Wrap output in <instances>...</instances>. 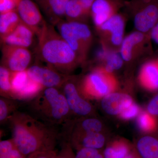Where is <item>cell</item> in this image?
<instances>
[{"label": "cell", "mask_w": 158, "mask_h": 158, "mask_svg": "<svg viewBox=\"0 0 158 158\" xmlns=\"http://www.w3.org/2000/svg\"><path fill=\"white\" fill-rule=\"evenodd\" d=\"M12 138L25 156L39 151L55 150L58 135L50 125L32 115L15 112L8 120Z\"/></svg>", "instance_id": "obj_1"}, {"label": "cell", "mask_w": 158, "mask_h": 158, "mask_svg": "<svg viewBox=\"0 0 158 158\" xmlns=\"http://www.w3.org/2000/svg\"><path fill=\"white\" fill-rule=\"evenodd\" d=\"M37 56L48 66L69 76L82 63L54 26L47 22L37 36Z\"/></svg>", "instance_id": "obj_2"}, {"label": "cell", "mask_w": 158, "mask_h": 158, "mask_svg": "<svg viewBox=\"0 0 158 158\" xmlns=\"http://www.w3.org/2000/svg\"><path fill=\"white\" fill-rule=\"evenodd\" d=\"M30 108L34 117L51 126L65 125L71 120L68 103L59 88H44L31 99Z\"/></svg>", "instance_id": "obj_3"}, {"label": "cell", "mask_w": 158, "mask_h": 158, "mask_svg": "<svg viewBox=\"0 0 158 158\" xmlns=\"http://www.w3.org/2000/svg\"><path fill=\"white\" fill-rule=\"evenodd\" d=\"M58 32L77 54L82 64L86 62L93 42V35L86 23L61 21Z\"/></svg>", "instance_id": "obj_4"}, {"label": "cell", "mask_w": 158, "mask_h": 158, "mask_svg": "<svg viewBox=\"0 0 158 158\" xmlns=\"http://www.w3.org/2000/svg\"><path fill=\"white\" fill-rule=\"evenodd\" d=\"M78 85L80 92L85 98L101 99L116 91L118 82L113 73L107 72L99 66L85 76Z\"/></svg>", "instance_id": "obj_5"}, {"label": "cell", "mask_w": 158, "mask_h": 158, "mask_svg": "<svg viewBox=\"0 0 158 158\" xmlns=\"http://www.w3.org/2000/svg\"><path fill=\"white\" fill-rule=\"evenodd\" d=\"M124 7L132 17L136 31L149 34L158 22V0H130Z\"/></svg>", "instance_id": "obj_6"}, {"label": "cell", "mask_w": 158, "mask_h": 158, "mask_svg": "<svg viewBox=\"0 0 158 158\" xmlns=\"http://www.w3.org/2000/svg\"><path fill=\"white\" fill-rule=\"evenodd\" d=\"M126 20L124 15L118 13L96 28L103 48L119 52L125 37Z\"/></svg>", "instance_id": "obj_7"}, {"label": "cell", "mask_w": 158, "mask_h": 158, "mask_svg": "<svg viewBox=\"0 0 158 158\" xmlns=\"http://www.w3.org/2000/svg\"><path fill=\"white\" fill-rule=\"evenodd\" d=\"M61 88L72 115L79 118L94 116L95 110L93 105L82 95L74 78L69 76Z\"/></svg>", "instance_id": "obj_8"}, {"label": "cell", "mask_w": 158, "mask_h": 158, "mask_svg": "<svg viewBox=\"0 0 158 158\" xmlns=\"http://www.w3.org/2000/svg\"><path fill=\"white\" fill-rule=\"evenodd\" d=\"M149 34L136 31L125 37L119 52L124 63L135 62L150 50Z\"/></svg>", "instance_id": "obj_9"}, {"label": "cell", "mask_w": 158, "mask_h": 158, "mask_svg": "<svg viewBox=\"0 0 158 158\" xmlns=\"http://www.w3.org/2000/svg\"><path fill=\"white\" fill-rule=\"evenodd\" d=\"M2 59V65L11 72L23 71L29 68L32 55L27 48L4 45Z\"/></svg>", "instance_id": "obj_10"}, {"label": "cell", "mask_w": 158, "mask_h": 158, "mask_svg": "<svg viewBox=\"0 0 158 158\" xmlns=\"http://www.w3.org/2000/svg\"><path fill=\"white\" fill-rule=\"evenodd\" d=\"M16 11L21 21L38 36L47 22L37 4L32 0H20Z\"/></svg>", "instance_id": "obj_11"}, {"label": "cell", "mask_w": 158, "mask_h": 158, "mask_svg": "<svg viewBox=\"0 0 158 158\" xmlns=\"http://www.w3.org/2000/svg\"><path fill=\"white\" fill-rule=\"evenodd\" d=\"M27 70L30 77L38 82L44 88L60 89L69 76L48 66L34 65L29 67Z\"/></svg>", "instance_id": "obj_12"}, {"label": "cell", "mask_w": 158, "mask_h": 158, "mask_svg": "<svg viewBox=\"0 0 158 158\" xmlns=\"http://www.w3.org/2000/svg\"><path fill=\"white\" fill-rule=\"evenodd\" d=\"M124 7V2L121 0H94L90 17L97 28L101 26L110 18L118 13L119 9Z\"/></svg>", "instance_id": "obj_13"}, {"label": "cell", "mask_w": 158, "mask_h": 158, "mask_svg": "<svg viewBox=\"0 0 158 158\" xmlns=\"http://www.w3.org/2000/svg\"><path fill=\"white\" fill-rule=\"evenodd\" d=\"M134 102L132 98L127 93L114 91L101 99V107L106 114L118 116L125 108Z\"/></svg>", "instance_id": "obj_14"}, {"label": "cell", "mask_w": 158, "mask_h": 158, "mask_svg": "<svg viewBox=\"0 0 158 158\" xmlns=\"http://www.w3.org/2000/svg\"><path fill=\"white\" fill-rule=\"evenodd\" d=\"M105 132L89 133L69 136V142L76 150L90 148L103 151L109 140Z\"/></svg>", "instance_id": "obj_15"}, {"label": "cell", "mask_w": 158, "mask_h": 158, "mask_svg": "<svg viewBox=\"0 0 158 158\" xmlns=\"http://www.w3.org/2000/svg\"><path fill=\"white\" fill-rule=\"evenodd\" d=\"M50 24L56 26L65 19V9L69 0H36Z\"/></svg>", "instance_id": "obj_16"}, {"label": "cell", "mask_w": 158, "mask_h": 158, "mask_svg": "<svg viewBox=\"0 0 158 158\" xmlns=\"http://www.w3.org/2000/svg\"><path fill=\"white\" fill-rule=\"evenodd\" d=\"M70 127L69 136L89 133L105 132L104 124L95 116L78 118L70 120L66 124Z\"/></svg>", "instance_id": "obj_17"}, {"label": "cell", "mask_w": 158, "mask_h": 158, "mask_svg": "<svg viewBox=\"0 0 158 158\" xmlns=\"http://www.w3.org/2000/svg\"><path fill=\"white\" fill-rule=\"evenodd\" d=\"M133 145L139 158H158V131L139 136Z\"/></svg>", "instance_id": "obj_18"}, {"label": "cell", "mask_w": 158, "mask_h": 158, "mask_svg": "<svg viewBox=\"0 0 158 158\" xmlns=\"http://www.w3.org/2000/svg\"><path fill=\"white\" fill-rule=\"evenodd\" d=\"M35 33L21 22L11 34L1 39L3 45L28 48L34 42Z\"/></svg>", "instance_id": "obj_19"}, {"label": "cell", "mask_w": 158, "mask_h": 158, "mask_svg": "<svg viewBox=\"0 0 158 158\" xmlns=\"http://www.w3.org/2000/svg\"><path fill=\"white\" fill-rule=\"evenodd\" d=\"M143 87L151 91L158 90V59L148 60L141 67L138 76Z\"/></svg>", "instance_id": "obj_20"}, {"label": "cell", "mask_w": 158, "mask_h": 158, "mask_svg": "<svg viewBox=\"0 0 158 158\" xmlns=\"http://www.w3.org/2000/svg\"><path fill=\"white\" fill-rule=\"evenodd\" d=\"M133 144L123 138L108 141L102 153L105 158H123L134 150Z\"/></svg>", "instance_id": "obj_21"}, {"label": "cell", "mask_w": 158, "mask_h": 158, "mask_svg": "<svg viewBox=\"0 0 158 158\" xmlns=\"http://www.w3.org/2000/svg\"><path fill=\"white\" fill-rule=\"evenodd\" d=\"M89 17L90 13L83 7L81 0H69L65 9L66 21L86 23Z\"/></svg>", "instance_id": "obj_22"}, {"label": "cell", "mask_w": 158, "mask_h": 158, "mask_svg": "<svg viewBox=\"0 0 158 158\" xmlns=\"http://www.w3.org/2000/svg\"><path fill=\"white\" fill-rule=\"evenodd\" d=\"M99 58L104 63V65L100 67L111 73L120 69L124 63L119 52L108 50L103 48Z\"/></svg>", "instance_id": "obj_23"}, {"label": "cell", "mask_w": 158, "mask_h": 158, "mask_svg": "<svg viewBox=\"0 0 158 158\" xmlns=\"http://www.w3.org/2000/svg\"><path fill=\"white\" fill-rule=\"evenodd\" d=\"M21 22L17 11L0 14L1 39L11 34Z\"/></svg>", "instance_id": "obj_24"}, {"label": "cell", "mask_w": 158, "mask_h": 158, "mask_svg": "<svg viewBox=\"0 0 158 158\" xmlns=\"http://www.w3.org/2000/svg\"><path fill=\"white\" fill-rule=\"evenodd\" d=\"M137 118V124L144 134L153 133L158 131L157 117L151 115L147 111L140 113Z\"/></svg>", "instance_id": "obj_25"}, {"label": "cell", "mask_w": 158, "mask_h": 158, "mask_svg": "<svg viewBox=\"0 0 158 158\" xmlns=\"http://www.w3.org/2000/svg\"><path fill=\"white\" fill-rule=\"evenodd\" d=\"M30 79L27 70L11 72V82L12 97L16 99V96L25 87Z\"/></svg>", "instance_id": "obj_26"}, {"label": "cell", "mask_w": 158, "mask_h": 158, "mask_svg": "<svg viewBox=\"0 0 158 158\" xmlns=\"http://www.w3.org/2000/svg\"><path fill=\"white\" fill-rule=\"evenodd\" d=\"M0 158H27L20 151L12 138L0 142Z\"/></svg>", "instance_id": "obj_27"}, {"label": "cell", "mask_w": 158, "mask_h": 158, "mask_svg": "<svg viewBox=\"0 0 158 158\" xmlns=\"http://www.w3.org/2000/svg\"><path fill=\"white\" fill-rule=\"evenodd\" d=\"M11 72L5 66L0 67V90L2 97L10 99L12 97L11 82Z\"/></svg>", "instance_id": "obj_28"}, {"label": "cell", "mask_w": 158, "mask_h": 158, "mask_svg": "<svg viewBox=\"0 0 158 158\" xmlns=\"http://www.w3.org/2000/svg\"><path fill=\"white\" fill-rule=\"evenodd\" d=\"M15 106L9 98L2 97L0 98V122L1 123L8 121L11 115L14 113Z\"/></svg>", "instance_id": "obj_29"}, {"label": "cell", "mask_w": 158, "mask_h": 158, "mask_svg": "<svg viewBox=\"0 0 158 158\" xmlns=\"http://www.w3.org/2000/svg\"><path fill=\"white\" fill-rule=\"evenodd\" d=\"M141 113L140 107L134 102L125 108L118 116L123 120H130L138 117Z\"/></svg>", "instance_id": "obj_30"}, {"label": "cell", "mask_w": 158, "mask_h": 158, "mask_svg": "<svg viewBox=\"0 0 158 158\" xmlns=\"http://www.w3.org/2000/svg\"><path fill=\"white\" fill-rule=\"evenodd\" d=\"M20 0H0V14L16 11Z\"/></svg>", "instance_id": "obj_31"}, {"label": "cell", "mask_w": 158, "mask_h": 158, "mask_svg": "<svg viewBox=\"0 0 158 158\" xmlns=\"http://www.w3.org/2000/svg\"><path fill=\"white\" fill-rule=\"evenodd\" d=\"M102 151L94 148H82L77 151L75 158H95Z\"/></svg>", "instance_id": "obj_32"}, {"label": "cell", "mask_w": 158, "mask_h": 158, "mask_svg": "<svg viewBox=\"0 0 158 158\" xmlns=\"http://www.w3.org/2000/svg\"><path fill=\"white\" fill-rule=\"evenodd\" d=\"M73 148L69 142H66L63 144L60 151L58 152L57 158H75V154Z\"/></svg>", "instance_id": "obj_33"}, {"label": "cell", "mask_w": 158, "mask_h": 158, "mask_svg": "<svg viewBox=\"0 0 158 158\" xmlns=\"http://www.w3.org/2000/svg\"><path fill=\"white\" fill-rule=\"evenodd\" d=\"M146 111L152 116L158 117V93L151 99L147 105Z\"/></svg>", "instance_id": "obj_34"}, {"label": "cell", "mask_w": 158, "mask_h": 158, "mask_svg": "<svg viewBox=\"0 0 158 158\" xmlns=\"http://www.w3.org/2000/svg\"><path fill=\"white\" fill-rule=\"evenodd\" d=\"M52 150L47 151H39L33 153L27 157V158H50Z\"/></svg>", "instance_id": "obj_35"}, {"label": "cell", "mask_w": 158, "mask_h": 158, "mask_svg": "<svg viewBox=\"0 0 158 158\" xmlns=\"http://www.w3.org/2000/svg\"><path fill=\"white\" fill-rule=\"evenodd\" d=\"M151 39L158 45V22L150 32Z\"/></svg>", "instance_id": "obj_36"}, {"label": "cell", "mask_w": 158, "mask_h": 158, "mask_svg": "<svg viewBox=\"0 0 158 158\" xmlns=\"http://www.w3.org/2000/svg\"><path fill=\"white\" fill-rule=\"evenodd\" d=\"M123 158H139L135 149L130 153L126 156Z\"/></svg>", "instance_id": "obj_37"}, {"label": "cell", "mask_w": 158, "mask_h": 158, "mask_svg": "<svg viewBox=\"0 0 158 158\" xmlns=\"http://www.w3.org/2000/svg\"><path fill=\"white\" fill-rule=\"evenodd\" d=\"M57 155L58 152L55 150L52 151L51 152L50 158H57Z\"/></svg>", "instance_id": "obj_38"}, {"label": "cell", "mask_w": 158, "mask_h": 158, "mask_svg": "<svg viewBox=\"0 0 158 158\" xmlns=\"http://www.w3.org/2000/svg\"><path fill=\"white\" fill-rule=\"evenodd\" d=\"M95 158H105L104 157L103 155L102 152L100 153Z\"/></svg>", "instance_id": "obj_39"}, {"label": "cell", "mask_w": 158, "mask_h": 158, "mask_svg": "<svg viewBox=\"0 0 158 158\" xmlns=\"http://www.w3.org/2000/svg\"></svg>", "instance_id": "obj_40"}, {"label": "cell", "mask_w": 158, "mask_h": 158, "mask_svg": "<svg viewBox=\"0 0 158 158\" xmlns=\"http://www.w3.org/2000/svg\"></svg>", "instance_id": "obj_41"}]
</instances>
